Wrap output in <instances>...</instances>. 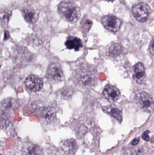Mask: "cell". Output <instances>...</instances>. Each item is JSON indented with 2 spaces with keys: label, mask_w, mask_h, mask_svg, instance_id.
<instances>
[{
  "label": "cell",
  "mask_w": 154,
  "mask_h": 155,
  "mask_svg": "<svg viewBox=\"0 0 154 155\" xmlns=\"http://www.w3.org/2000/svg\"><path fill=\"white\" fill-rule=\"evenodd\" d=\"M57 11L60 17L68 22H76L81 17L80 8L71 1L61 2L57 5Z\"/></svg>",
  "instance_id": "1"
},
{
  "label": "cell",
  "mask_w": 154,
  "mask_h": 155,
  "mask_svg": "<svg viewBox=\"0 0 154 155\" xmlns=\"http://www.w3.org/2000/svg\"><path fill=\"white\" fill-rule=\"evenodd\" d=\"M135 102L142 110L151 112L154 110V101L150 94L145 92H141L136 94Z\"/></svg>",
  "instance_id": "2"
},
{
  "label": "cell",
  "mask_w": 154,
  "mask_h": 155,
  "mask_svg": "<svg viewBox=\"0 0 154 155\" xmlns=\"http://www.w3.org/2000/svg\"><path fill=\"white\" fill-rule=\"evenodd\" d=\"M47 79L52 83H56L63 81L64 79L63 72L61 66L56 63H52L48 68Z\"/></svg>",
  "instance_id": "3"
},
{
  "label": "cell",
  "mask_w": 154,
  "mask_h": 155,
  "mask_svg": "<svg viewBox=\"0 0 154 155\" xmlns=\"http://www.w3.org/2000/svg\"><path fill=\"white\" fill-rule=\"evenodd\" d=\"M149 10V8L146 4L143 2L138 3L132 7V14L137 21L144 22L147 20Z\"/></svg>",
  "instance_id": "4"
},
{
  "label": "cell",
  "mask_w": 154,
  "mask_h": 155,
  "mask_svg": "<svg viewBox=\"0 0 154 155\" xmlns=\"http://www.w3.org/2000/svg\"><path fill=\"white\" fill-rule=\"evenodd\" d=\"M101 22L107 30L116 32L122 25V21L118 17L112 15H106L102 18Z\"/></svg>",
  "instance_id": "5"
},
{
  "label": "cell",
  "mask_w": 154,
  "mask_h": 155,
  "mask_svg": "<svg viewBox=\"0 0 154 155\" xmlns=\"http://www.w3.org/2000/svg\"><path fill=\"white\" fill-rule=\"evenodd\" d=\"M25 85L27 89L30 92H37L43 88V82L37 75L30 74L25 80Z\"/></svg>",
  "instance_id": "6"
},
{
  "label": "cell",
  "mask_w": 154,
  "mask_h": 155,
  "mask_svg": "<svg viewBox=\"0 0 154 155\" xmlns=\"http://www.w3.org/2000/svg\"><path fill=\"white\" fill-rule=\"evenodd\" d=\"M104 98L111 102L117 101L120 98V92L119 89L112 85H107L103 92Z\"/></svg>",
  "instance_id": "7"
},
{
  "label": "cell",
  "mask_w": 154,
  "mask_h": 155,
  "mask_svg": "<svg viewBox=\"0 0 154 155\" xmlns=\"http://www.w3.org/2000/svg\"><path fill=\"white\" fill-rule=\"evenodd\" d=\"M23 155H44L43 149L37 144L27 142L22 149Z\"/></svg>",
  "instance_id": "8"
},
{
  "label": "cell",
  "mask_w": 154,
  "mask_h": 155,
  "mask_svg": "<svg viewBox=\"0 0 154 155\" xmlns=\"http://www.w3.org/2000/svg\"><path fill=\"white\" fill-rule=\"evenodd\" d=\"M60 146L62 149L68 155H74L78 149L76 141L72 138L62 140Z\"/></svg>",
  "instance_id": "9"
},
{
  "label": "cell",
  "mask_w": 154,
  "mask_h": 155,
  "mask_svg": "<svg viewBox=\"0 0 154 155\" xmlns=\"http://www.w3.org/2000/svg\"><path fill=\"white\" fill-rule=\"evenodd\" d=\"M23 16L29 23L34 24L38 20L39 12L32 7H26L22 11Z\"/></svg>",
  "instance_id": "10"
},
{
  "label": "cell",
  "mask_w": 154,
  "mask_h": 155,
  "mask_svg": "<svg viewBox=\"0 0 154 155\" xmlns=\"http://www.w3.org/2000/svg\"><path fill=\"white\" fill-rule=\"evenodd\" d=\"M133 79L139 84L143 83L146 77L145 67L141 63H138L133 67Z\"/></svg>",
  "instance_id": "11"
},
{
  "label": "cell",
  "mask_w": 154,
  "mask_h": 155,
  "mask_svg": "<svg viewBox=\"0 0 154 155\" xmlns=\"http://www.w3.org/2000/svg\"><path fill=\"white\" fill-rule=\"evenodd\" d=\"M40 117L47 123H51L56 118V112L53 107H44L40 109Z\"/></svg>",
  "instance_id": "12"
},
{
  "label": "cell",
  "mask_w": 154,
  "mask_h": 155,
  "mask_svg": "<svg viewBox=\"0 0 154 155\" xmlns=\"http://www.w3.org/2000/svg\"><path fill=\"white\" fill-rule=\"evenodd\" d=\"M78 80L80 84L87 87L91 85L93 76L88 71L82 69L78 73Z\"/></svg>",
  "instance_id": "13"
},
{
  "label": "cell",
  "mask_w": 154,
  "mask_h": 155,
  "mask_svg": "<svg viewBox=\"0 0 154 155\" xmlns=\"http://www.w3.org/2000/svg\"><path fill=\"white\" fill-rule=\"evenodd\" d=\"M103 110L106 113L115 118L119 122H121L122 120V112L121 111L114 105L105 106L103 108Z\"/></svg>",
  "instance_id": "14"
},
{
  "label": "cell",
  "mask_w": 154,
  "mask_h": 155,
  "mask_svg": "<svg viewBox=\"0 0 154 155\" xmlns=\"http://www.w3.org/2000/svg\"><path fill=\"white\" fill-rule=\"evenodd\" d=\"M82 43L81 39L77 37H69L65 42V45L67 49L78 51L82 47Z\"/></svg>",
  "instance_id": "15"
},
{
  "label": "cell",
  "mask_w": 154,
  "mask_h": 155,
  "mask_svg": "<svg viewBox=\"0 0 154 155\" xmlns=\"http://www.w3.org/2000/svg\"><path fill=\"white\" fill-rule=\"evenodd\" d=\"M17 102L14 99L8 98L3 100L1 102V111L9 112L10 111L17 107Z\"/></svg>",
  "instance_id": "16"
},
{
  "label": "cell",
  "mask_w": 154,
  "mask_h": 155,
  "mask_svg": "<svg viewBox=\"0 0 154 155\" xmlns=\"http://www.w3.org/2000/svg\"><path fill=\"white\" fill-rule=\"evenodd\" d=\"M122 46L118 44H113L110 47L109 53L111 56H117L121 53L122 50Z\"/></svg>",
  "instance_id": "17"
},
{
  "label": "cell",
  "mask_w": 154,
  "mask_h": 155,
  "mask_svg": "<svg viewBox=\"0 0 154 155\" xmlns=\"http://www.w3.org/2000/svg\"><path fill=\"white\" fill-rule=\"evenodd\" d=\"M11 15V12L10 11L8 10H3L1 13V18L2 21L7 22L8 21Z\"/></svg>",
  "instance_id": "18"
},
{
  "label": "cell",
  "mask_w": 154,
  "mask_h": 155,
  "mask_svg": "<svg viewBox=\"0 0 154 155\" xmlns=\"http://www.w3.org/2000/svg\"><path fill=\"white\" fill-rule=\"evenodd\" d=\"M131 155H144L143 149L140 147L133 148L131 151Z\"/></svg>",
  "instance_id": "19"
},
{
  "label": "cell",
  "mask_w": 154,
  "mask_h": 155,
  "mask_svg": "<svg viewBox=\"0 0 154 155\" xmlns=\"http://www.w3.org/2000/svg\"><path fill=\"white\" fill-rule=\"evenodd\" d=\"M82 23H83L82 24V27L84 30H85H85H87V29L89 30L92 24V22L89 19H86L84 21L83 20L82 21Z\"/></svg>",
  "instance_id": "20"
},
{
  "label": "cell",
  "mask_w": 154,
  "mask_h": 155,
  "mask_svg": "<svg viewBox=\"0 0 154 155\" xmlns=\"http://www.w3.org/2000/svg\"><path fill=\"white\" fill-rule=\"evenodd\" d=\"M73 91L70 88H65L62 91V95L64 97H69L72 94Z\"/></svg>",
  "instance_id": "21"
},
{
  "label": "cell",
  "mask_w": 154,
  "mask_h": 155,
  "mask_svg": "<svg viewBox=\"0 0 154 155\" xmlns=\"http://www.w3.org/2000/svg\"><path fill=\"white\" fill-rule=\"evenodd\" d=\"M149 131H145V132L143 133V135H142V138L146 141H149Z\"/></svg>",
  "instance_id": "22"
},
{
  "label": "cell",
  "mask_w": 154,
  "mask_h": 155,
  "mask_svg": "<svg viewBox=\"0 0 154 155\" xmlns=\"http://www.w3.org/2000/svg\"><path fill=\"white\" fill-rule=\"evenodd\" d=\"M149 50L152 54H154V39L149 45Z\"/></svg>",
  "instance_id": "23"
},
{
  "label": "cell",
  "mask_w": 154,
  "mask_h": 155,
  "mask_svg": "<svg viewBox=\"0 0 154 155\" xmlns=\"http://www.w3.org/2000/svg\"><path fill=\"white\" fill-rule=\"evenodd\" d=\"M140 138L137 137L134 139L132 141V144L133 145H136L139 142Z\"/></svg>",
  "instance_id": "24"
},
{
  "label": "cell",
  "mask_w": 154,
  "mask_h": 155,
  "mask_svg": "<svg viewBox=\"0 0 154 155\" xmlns=\"http://www.w3.org/2000/svg\"><path fill=\"white\" fill-rule=\"evenodd\" d=\"M105 1H107V2H113V1H115V0H104Z\"/></svg>",
  "instance_id": "25"
}]
</instances>
